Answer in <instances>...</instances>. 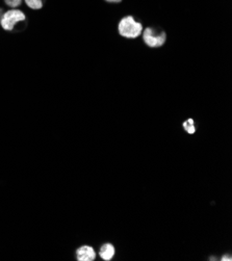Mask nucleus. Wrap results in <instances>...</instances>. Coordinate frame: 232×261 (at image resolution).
Wrapping results in <instances>:
<instances>
[{
  "label": "nucleus",
  "mask_w": 232,
  "mask_h": 261,
  "mask_svg": "<svg viewBox=\"0 0 232 261\" xmlns=\"http://www.w3.org/2000/svg\"><path fill=\"white\" fill-rule=\"evenodd\" d=\"M106 2H108V3H112V4H118V3H121L122 0H106Z\"/></svg>",
  "instance_id": "obj_9"
},
{
  "label": "nucleus",
  "mask_w": 232,
  "mask_h": 261,
  "mask_svg": "<svg viewBox=\"0 0 232 261\" xmlns=\"http://www.w3.org/2000/svg\"><path fill=\"white\" fill-rule=\"evenodd\" d=\"M222 260H223V261H225V260H229V261H230V260H231V257H230V256H228V257H224Z\"/></svg>",
  "instance_id": "obj_10"
},
{
  "label": "nucleus",
  "mask_w": 232,
  "mask_h": 261,
  "mask_svg": "<svg viewBox=\"0 0 232 261\" xmlns=\"http://www.w3.org/2000/svg\"><path fill=\"white\" fill-rule=\"evenodd\" d=\"M143 39H144V42L149 47L158 48V47H161L165 44L167 36H166L165 33H162L161 35L157 34L156 32H154V30L148 28L143 33Z\"/></svg>",
  "instance_id": "obj_3"
},
{
  "label": "nucleus",
  "mask_w": 232,
  "mask_h": 261,
  "mask_svg": "<svg viewBox=\"0 0 232 261\" xmlns=\"http://www.w3.org/2000/svg\"><path fill=\"white\" fill-rule=\"evenodd\" d=\"M184 128L187 130V132L190 135L195 134V126H194V120L193 119H189L187 122L184 123Z\"/></svg>",
  "instance_id": "obj_8"
},
{
  "label": "nucleus",
  "mask_w": 232,
  "mask_h": 261,
  "mask_svg": "<svg viewBox=\"0 0 232 261\" xmlns=\"http://www.w3.org/2000/svg\"><path fill=\"white\" fill-rule=\"evenodd\" d=\"M99 255L103 260H111L115 255L114 246L111 244H106L105 246H102L99 251Z\"/></svg>",
  "instance_id": "obj_5"
},
{
  "label": "nucleus",
  "mask_w": 232,
  "mask_h": 261,
  "mask_svg": "<svg viewBox=\"0 0 232 261\" xmlns=\"http://www.w3.org/2000/svg\"><path fill=\"white\" fill-rule=\"evenodd\" d=\"M76 257L80 261H93L96 258V253L93 248L84 246L76 251Z\"/></svg>",
  "instance_id": "obj_4"
},
{
  "label": "nucleus",
  "mask_w": 232,
  "mask_h": 261,
  "mask_svg": "<svg viewBox=\"0 0 232 261\" xmlns=\"http://www.w3.org/2000/svg\"><path fill=\"white\" fill-rule=\"evenodd\" d=\"M4 4L9 9H18L23 4V0H4Z\"/></svg>",
  "instance_id": "obj_7"
},
{
  "label": "nucleus",
  "mask_w": 232,
  "mask_h": 261,
  "mask_svg": "<svg viewBox=\"0 0 232 261\" xmlns=\"http://www.w3.org/2000/svg\"><path fill=\"white\" fill-rule=\"evenodd\" d=\"M23 3L28 8L35 11H39L44 7V0H23Z\"/></svg>",
  "instance_id": "obj_6"
},
{
  "label": "nucleus",
  "mask_w": 232,
  "mask_h": 261,
  "mask_svg": "<svg viewBox=\"0 0 232 261\" xmlns=\"http://www.w3.org/2000/svg\"><path fill=\"white\" fill-rule=\"evenodd\" d=\"M27 20V15L19 9H9L0 18V26L6 32H12L16 24Z\"/></svg>",
  "instance_id": "obj_2"
},
{
  "label": "nucleus",
  "mask_w": 232,
  "mask_h": 261,
  "mask_svg": "<svg viewBox=\"0 0 232 261\" xmlns=\"http://www.w3.org/2000/svg\"><path fill=\"white\" fill-rule=\"evenodd\" d=\"M3 14H4V10L0 8V18H2V16H3Z\"/></svg>",
  "instance_id": "obj_11"
},
{
  "label": "nucleus",
  "mask_w": 232,
  "mask_h": 261,
  "mask_svg": "<svg viewBox=\"0 0 232 261\" xmlns=\"http://www.w3.org/2000/svg\"><path fill=\"white\" fill-rule=\"evenodd\" d=\"M119 34L128 39H135L138 38L143 32V25L135 20L134 17L127 16L124 17L118 26Z\"/></svg>",
  "instance_id": "obj_1"
}]
</instances>
